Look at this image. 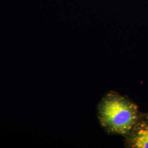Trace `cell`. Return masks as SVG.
Wrapping results in <instances>:
<instances>
[{"label":"cell","instance_id":"3","mask_svg":"<svg viewBox=\"0 0 148 148\" xmlns=\"http://www.w3.org/2000/svg\"><path fill=\"white\" fill-rule=\"evenodd\" d=\"M143 116H144V117L145 119H147L148 120V113H147V114H144V115H143Z\"/></svg>","mask_w":148,"mask_h":148},{"label":"cell","instance_id":"2","mask_svg":"<svg viewBox=\"0 0 148 148\" xmlns=\"http://www.w3.org/2000/svg\"><path fill=\"white\" fill-rule=\"evenodd\" d=\"M125 138L128 148H148V120L143 114Z\"/></svg>","mask_w":148,"mask_h":148},{"label":"cell","instance_id":"1","mask_svg":"<svg viewBox=\"0 0 148 148\" xmlns=\"http://www.w3.org/2000/svg\"><path fill=\"white\" fill-rule=\"evenodd\" d=\"M98 110L99 121L106 132L124 137L143 115L132 101L114 92L103 98Z\"/></svg>","mask_w":148,"mask_h":148}]
</instances>
